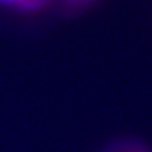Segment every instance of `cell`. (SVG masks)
Segmentation results:
<instances>
[{
  "label": "cell",
  "mask_w": 152,
  "mask_h": 152,
  "mask_svg": "<svg viewBox=\"0 0 152 152\" xmlns=\"http://www.w3.org/2000/svg\"><path fill=\"white\" fill-rule=\"evenodd\" d=\"M56 0H0V7L16 13L35 15L50 8Z\"/></svg>",
  "instance_id": "cell-1"
},
{
  "label": "cell",
  "mask_w": 152,
  "mask_h": 152,
  "mask_svg": "<svg viewBox=\"0 0 152 152\" xmlns=\"http://www.w3.org/2000/svg\"><path fill=\"white\" fill-rule=\"evenodd\" d=\"M99 152H152V148L139 137L123 136L105 144Z\"/></svg>",
  "instance_id": "cell-2"
},
{
  "label": "cell",
  "mask_w": 152,
  "mask_h": 152,
  "mask_svg": "<svg viewBox=\"0 0 152 152\" xmlns=\"http://www.w3.org/2000/svg\"><path fill=\"white\" fill-rule=\"evenodd\" d=\"M96 0H59L63 8L69 13H77L87 10Z\"/></svg>",
  "instance_id": "cell-3"
}]
</instances>
